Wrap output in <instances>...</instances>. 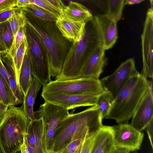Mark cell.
<instances>
[{
    "label": "cell",
    "instance_id": "obj_25",
    "mask_svg": "<svg viewBox=\"0 0 153 153\" xmlns=\"http://www.w3.org/2000/svg\"><path fill=\"white\" fill-rule=\"evenodd\" d=\"M114 100L110 94L105 90L97 96L96 105L98 107L102 119L108 114Z\"/></svg>",
    "mask_w": 153,
    "mask_h": 153
},
{
    "label": "cell",
    "instance_id": "obj_46",
    "mask_svg": "<svg viewBox=\"0 0 153 153\" xmlns=\"http://www.w3.org/2000/svg\"><path fill=\"white\" fill-rule=\"evenodd\" d=\"M150 1L151 2V7H153V0H150Z\"/></svg>",
    "mask_w": 153,
    "mask_h": 153
},
{
    "label": "cell",
    "instance_id": "obj_27",
    "mask_svg": "<svg viewBox=\"0 0 153 153\" xmlns=\"http://www.w3.org/2000/svg\"><path fill=\"white\" fill-rule=\"evenodd\" d=\"M125 0H107V14L117 22L121 19L124 5Z\"/></svg>",
    "mask_w": 153,
    "mask_h": 153
},
{
    "label": "cell",
    "instance_id": "obj_41",
    "mask_svg": "<svg viewBox=\"0 0 153 153\" xmlns=\"http://www.w3.org/2000/svg\"><path fill=\"white\" fill-rule=\"evenodd\" d=\"M131 152L126 148L115 145L111 153H129Z\"/></svg>",
    "mask_w": 153,
    "mask_h": 153
},
{
    "label": "cell",
    "instance_id": "obj_39",
    "mask_svg": "<svg viewBox=\"0 0 153 153\" xmlns=\"http://www.w3.org/2000/svg\"><path fill=\"white\" fill-rule=\"evenodd\" d=\"M53 7L62 13L65 6L61 0H45Z\"/></svg>",
    "mask_w": 153,
    "mask_h": 153
},
{
    "label": "cell",
    "instance_id": "obj_26",
    "mask_svg": "<svg viewBox=\"0 0 153 153\" xmlns=\"http://www.w3.org/2000/svg\"><path fill=\"white\" fill-rule=\"evenodd\" d=\"M0 96L2 101L8 106H15L16 97L10 86L0 74Z\"/></svg>",
    "mask_w": 153,
    "mask_h": 153
},
{
    "label": "cell",
    "instance_id": "obj_38",
    "mask_svg": "<svg viewBox=\"0 0 153 153\" xmlns=\"http://www.w3.org/2000/svg\"><path fill=\"white\" fill-rule=\"evenodd\" d=\"M152 149H153V119H152L146 128Z\"/></svg>",
    "mask_w": 153,
    "mask_h": 153
},
{
    "label": "cell",
    "instance_id": "obj_31",
    "mask_svg": "<svg viewBox=\"0 0 153 153\" xmlns=\"http://www.w3.org/2000/svg\"><path fill=\"white\" fill-rule=\"evenodd\" d=\"M84 140L79 138L73 140L62 153H81L82 144Z\"/></svg>",
    "mask_w": 153,
    "mask_h": 153
},
{
    "label": "cell",
    "instance_id": "obj_6",
    "mask_svg": "<svg viewBox=\"0 0 153 153\" xmlns=\"http://www.w3.org/2000/svg\"><path fill=\"white\" fill-rule=\"evenodd\" d=\"M24 27L31 74L43 87L51 80L48 51L40 36L28 19Z\"/></svg>",
    "mask_w": 153,
    "mask_h": 153
},
{
    "label": "cell",
    "instance_id": "obj_37",
    "mask_svg": "<svg viewBox=\"0 0 153 153\" xmlns=\"http://www.w3.org/2000/svg\"><path fill=\"white\" fill-rule=\"evenodd\" d=\"M0 74L10 86L8 72L5 66L4 65L0 54Z\"/></svg>",
    "mask_w": 153,
    "mask_h": 153
},
{
    "label": "cell",
    "instance_id": "obj_3",
    "mask_svg": "<svg viewBox=\"0 0 153 153\" xmlns=\"http://www.w3.org/2000/svg\"><path fill=\"white\" fill-rule=\"evenodd\" d=\"M152 84V81L138 72L133 75L114 99L105 118L118 124L128 121Z\"/></svg>",
    "mask_w": 153,
    "mask_h": 153
},
{
    "label": "cell",
    "instance_id": "obj_29",
    "mask_svg": "<svg viewBox=\"0 0 153 153\" xmlns=\"http://www.w3.org/2000/svg\"><path fill=\"white\" fill-rule=\"evenodd\" d=\"M27 47V42L25 38L16 52L13 58L16 81L17 85L19 86V80L20 72Z\"/></svg>",
    "mask_w": 153,
    "mask_h": 153
},
{
    "label": "cell",
    "instance_id": "obj_32",
    "mask_svg": "<svg viewBox=\"0 0 153 153\" xmlns=\"http://www.w3.org/2000/svg\"><path fill=\"white\" fill-rule=\"evenodd\" d=\"M32 4L43 8L56 15L59 18L62 16V13L51 5L45 0H30Z\"/></svg>",
    "mask_w": 153,
    "mask_h": 153
},
{
    "label": "cell",
    "instance_id": "obj_19",
    "mask_svg": "<svg viewBox=\"0 0 153 153\" xmlns=\"http://www.w3.org/2000/svg\"><path fill=\"white\" fill-rule=\"evenodd\" d=\"M0 54L8 72L10 88L16 97L15 105L23 104L25 95L17 83L13 58L9 52L1 53Z\"/></svg>",
    "mask_w": 153,
    "mask_h": 153
},
{
    "label": "cell",
    "instance_id": "obj_9",
    "mask_svg": "<svg viewBox=\"0 0 153 153\" xmlns=\"http://www.w3.org/2000/svg\"><path fill=\"white\" fill-rule=\"evenodd\" d=\"M137 72L134 59L130 58L122 62L111 74L100 80L104 90L114 99L127 81Z\"/></svg>",
    "mask_w": 153,
    "mask_h": 153
},
{
    "label": "cell",
    "instance_id": "obj_33",
    "mask_svg": "<svg viewBox=\"0 0 153 153\" xmlns=\"http://www.w3.org/2000/svg\"><path fill=\"white\" fill-rule=\"evenodd\" d=\"M94 136L84 140L82 144L81 153H91L94 145Z\"/></svg>",
    "mask_w": 153,
    "mask_h": 153
},
{
    "label": "cell",
    "instance_id": "obj_30",
    "mask_svg": "<svg viewBox=\"0 0 153 153\" xmlns=\"http://www.w3.org/2000/svg\"><path fill=\"white\" fill-rule=\"evenodd\" d=\"M24 26L20 28L14 36L13 43L9 52V53L13 58L24 40L26 38Z\"/></svg>",
    "mask_w": 153,
    "mask_h": 153
},
{
    "label": "cell",
    "instance_id": "obj_14",
    "mask_svg": "<svg viewBox=\"0 0 153 153\" xmlns=\"http://www.w3.org/2000/svg\"><path fill=\"white\" fill-rule=\"evenodd\" d=\"M100 34L104 49L111 48L118 38L117 22L107 14L93 17Z\"/></svg>",
    "mask_w": 153,
    "mask_h": 153
},
{
    "label": "cell",
    "instance_id": "obj_5",
    "mask_svg": "<svg viewBox=\"0 0 153 153\" xmlns=\"http://www.w3.org/2000/svg\"><path fill=\"white\" fill-rule=\"evenodd\" d=\"M9 107L0 122V144L4 153H19L30 120L22 105Z\"/></svg>",
    "mask_w": 153,
    "mask_h": 153
},
{
    "label": "cell",
    "instance_id": "obj_34",
    "mask_svg": "<svg viewBox=\"0 0 153 153\" xmlns=\"http://www.w3.org/2000/svg\"><path fill=\"white\" fill-rule=\"evenodd\" d=\"M16 7V0H0V12Z\"/></svg>",
    "mask_w": 153,
    "mask_h": 153
},
{
    "label": "cell",
    "instance_id": "obj_11",
    "mask_svg": "<svg viewBox=\"0 0 153 153\" xmlns=\"http://www.w3.org/2000/svg\"><path fill=\"white\" fill-rule=\"evenodd\" d=\"M41 96L45 102L68 110L79 107L94 105H96L98 96L42 92Z\"/></svg>",
    "mask_w": 153,
    "mask_h": 153
},
{
    "label": "cell",
    "instance_id": "obj_36",
    "mask_svg": "<svg viewBox=\"0 0 153 153\" xmlns=\"http://www.w3.org/2000/svg\"><path fill=\"white\" fill-rule=\"evenodd\" d=\"M19 152L21 153H35L33 149L28 144L25 135L24 141L21 147Z\"/></svg>",
    "mask_w": 153,
    "mask_h": 153
},
{
    "label": "cell",
    "instance_id": "obj_8",
    "mask_svg": "<svg viewBox=\"0 0 153 153\" xmlns=\"http://www.w3.org/2000/svg\"><path fill=\"white\" fill-rule=\"evenodd\" d=\"M69 110L61 106L45 102L40 105L38 110L34 111L36 118L42 120V142L46 153H51L53 138L58 124L69 114Z\"/></svg>",
    "mask_w": 153,
    "mask_h": 153
},
{
    "label": "cell",
    "instance_id": "obj_23",
    "mask_svg": "<svg viewBox=\"0 0 153 153\" xmlns=\"http://www.w3.org/2000/svg\"><path fill=\"white\" fill-rule=\"evenodd\" d=\"M21 8L26 14L42 21L55 22L59 18L48 10L33 4Z\"/></svg>",
    "mask_w": 153,
    "mask_h": 153
},
{
    "label": "cell",
    "instance_id": "obj_22",
    "mask_svg": "<svg viewBox=\"0 0 153 153\" xmlns=\"http://www.w3.org/2000/svg\"><path fill=\"white\" fill-rule=\"evenodd\" d=\"M29 55L27 47L22 64L19 76V85L25 95L32 81Z\"/></svg>",
    "mask_w": 153,
    "mask_h": 153
},
{
    "label": "cell",
    "instance_id": "obj_15",
    "mask_svg": "<svg viewBox=\"0 0 153 153\" xmlns=\"http://www.w3.org/2000/svg\"><path fill=\"white\" fill-rule=\"evenodd\" d=\"M55 24L62 36L74 43L80 40L84 34L86 23L71 20L62 16L58 18Z\"/></svg>",
    "mask_w": 153,
    "mask_h": 153
},
{
    "label": "cell",
    "instance_id": "obj_45",
    "mask_svg": "<svg viewBox=\"0 0 153 153\" xmlns=\"http://www.w3.org/2000/svg\"><path fill=\"white\" fill-rule=\"evenodd\" d=\"M0 153H4L3 150L0 144Z\"/></svg>",
    "mask_w": 153,
    "mask_h": 153
},
{
    "label": "cell",
    "instance_id": "obj_24",
    "mask_svg": "<svg viewBox=\"0 0 153 153\" xmlns=\"http://www.w3.org/2000/svg\"><path fill=\"white\" fill-rule=\"evenodd\" d=\"M27 20L25 13L21 8L17 7L13 13L8 21L14 36L20 28L25 25Z\"/></svg>",
    "mask_w": 153,
    "mask_h": 153
},
{
    "label": "cell",
    "instance_id": "obj_35",
    "mask_svg": "<svg viewBox=\"0 0 153 153\" xmlns=\"http://www.w3.org/2000/svg\"><path fill=\"white\" fill-rule=\"evenodd\" d=\"M17 7H16L0 12V23L8 21L12 14Z\"/></svg>",
    "mask_w": 153,
    "mask_h": 153
},
{
    "label": "cell",
    "instance_id": "obj_18",
    "mask_svg": "<svg viewBox=\"0 0 153 153\" xmlns=\"http://www.w3.org/2000/svg\"><path fill=\"white\" fill-rule=\"evenodd\" d=\"M25 136L28 144L35 153H46L43 144V125L41 118L30 120Z\"/></svg>",
    "mask_w": 153,
    "mask_h": 153
},
{
    "label": "cell",
    "instance_id": "obj_10",
    "mask_svg": "<svg viewBox=\"0 0 153 153\" xmlns=\"http://www.w3.org/2000/svg\"><path fill=\"white\" fill-rule=\"evenodd\" d=\"M143 67L142 73L146 78L153 76V8L148 10L141 35Z\"/></svg>",
    "mask_w": 153,
    "mask_h": 153
},
{
    "label": "cell",
    "instance_id": "obj_16",
    "mask_svg": "<svg viewBox=\"0 0 153 153\" xmlns=\"http://www.w3.org/2000/svg\"><path fill=\"white\" fill-rule=\"evenodd\" d=\"M105 51L103 45L97 48L85 65L81 77L99 79L107 63Z\"/></svg>",
    "mask_w": 153,
    "mask_h": 153
},
{
    "label": "cell",
    "instance_id": "obj_48",
    "mask_svg": "<svg viewBox=\"0 0 153 153\" xmlns=\"http://www.w3.org/2000/svg\"></svg>",
    "mask_w": 153,
    "mask_h": 153
},
{
    "label": "cell",
    "instance_id": "obj_1",
    "mask_svg": "<svg viewBox=\"0 0 153 153\" xmlns=\"http://www.w3.org/2000/svg\"><path fill=\"white\" fill-rule=\"evenodd\" d=\"M101 45V36L93 17L86 23L80 40L73 43L65 58L61 72L55 79L68 80L81 77L86 63L97 48Z\"/></svg>",
    "mask_w": 153,
    "mask_h": 153
},
{
    "label": "cell",
    "instance_id": "obj_4",
    "mask_svg": "<svg viewBox=\"0 0 153 153\" xmlns=\"http://www.w3.org/2000/svg\"><path fill=\"white\" fill-rule=\"evenodd\" d=\"M28 21L40 36L47 49L51 76L57 77L61 72L65 58L73 42L62 36L55 24Z\"/></svg>",
    "mask_w": 153,
    "mask_h": 153
},
{
    "label": "cell",
    "instance_id": "obj_7",
    "mask_svg": "<svg viewBox=\"0 0 153 153\" xmlns=\"http://www.w3.org/2000/svg\"><path fill=\"white\" fill-rule=\"evenodd\" d=\"M104 91L99 79L81 77L71 79L51 80L43 87L42 92L98 96Z\"/></svg>",
    "mask_w": 153,
    "mask_h": 153
},
{
    "label": "cell",
    "instance_id": "obj_28",
    "mask_svg": "<svg viewBox=\"0 0 153 153\" xmlns=\"http://www.w3.org/2000/svg\"><path fill=\"white\" fill-rule=\"evenodd\" d=\"M14 38L8 21L0 23V42L9 52Z\"/></svg>",
    "mask_w": 153,
    "mask_h": 153
},
{
    "label": "cell",
    "instance_id": "obj_47",
    "mask_svg": "<svg viewBox=\"0 0 153 153\" xmlns=\"http://www.w3.org/2000/svg\"><path fill=\"white\" fill-rule=\"evenodd\" d=\"M2 101L1 99L0 96V101Z\"/></svg>",
    "mask_w": 153,
    "mask_h": 153
},
{
    "label": "cell",
    "instance_id": "obj_40",
    "mask_svg": "<svg viewBox=\"0 0 153 153\" xmlns=\"http://www.w3.org/2000/svg\"><path fill=\"white\" fill-rule=\"evenodd\" d=\"M8 107L4 102L0 101V122L6 113Z\"/></svg>",
    "mask_w": 153,
    "mask_h": 153
},
{
    "label": "cell",
    "instance_id": "obj_42",
    "mask_svg": "<svg viewBox=\"0 0 153 153\" xmlns=\"http://www.w3.org/2000/svg\"><path fill=\"white\" fill-rule=\"evenodd\" d=\"M16 7L19 8L24 7L31 4L30 0H16Z\"/></svg>",
    "mask_w": 153,
    "mask_h": 153
},
{
    "label": "cell",
    "instance_id": "obj_21",
    "mask_svg": "<svg viewBox=\"0 0 153 153\" xmlns=\"http://www.w3.org/2000/svg\"><path fill=\"white\" fill-rule=\"evenodd\" d=\"M42 86L38 80L33 76L25 95L22 105L25 113L30 120L35 119L33 107L37 94Z\"/></svg>",
    "mask_w": 153,
    "mask_h": 153
},
{
    "label": "cell",
    "instance_id": "obj_43",
    "mask_svg": "<svg viewBox=\"0 0 153 153\" xmlns=\"http://www.w3.org/2000/svg\"><path fill=\"white\" fill-rule=\"evenodd\" d=\"M144 0H125L124 5L138 3Z\"/></svg>",
    "mask_w": 153,
    "mask_h": 153
},
{
    "label": "cell",
    "instance_id": "obj_20",
    "mask_svg": "<svg viewBox=\"0 0 153 153\" xmlns=\"http://www.w3.org/2000/svg\"><path fill=\"white\" fill-rule=\"evenodd\" d=\"M62 16L76 22L86 23L93 18L91 12L81 4L71 1L69 5L65 6L62 12Z\"/></svg>",
    "mask_w": 153,
    "mask_h": 153
},
{
    "label": "cell",
    "instance_id": "obj_12",
    "mask_svg": "<svg viewBox=\"0 0 153 153\" xmlns=\"http://www.w3.org/2000/svg\"><path fill=\"white\" fill-rule=\"evenodd\" d=\"M112 126L115 145L126 148L131 152L140 149L144 134L126 123Z\"/></svg>",
    "mask_w": 153,
    "mask_h": 153
},
{
    "label": "cell",
    "instance_id": "obj_17",
    "mask_svg": "<svg viewBox=\"0 0 153 153\" xmlns=\"http://www.w3.org/2000/svg\"><path fill=\"white\" fill-rule=\"evenodd\" d=\"M114 146L112 126L103 125L94 136L91 153H111Z\"/></svg>",
    "mask_w": 153,
    "mask_h": 153
},
{
    "label": "cell",
    "instance_id": "obj_44",
    "mask_svg": "<svg viewBox=\"0 0 153 153\" xmlns=\"http://www.w3.org/2000/svg\"><path fill=\"white\" fill-rule=\"evenodd\" d=\"M5 52L9 51L6 47L0 42V53Z\"/></svg>",
    "mask_w": 153,
    "mask_h": 153
},
{
    "label": "cell",
    "instance_id": "obj_2",
    "mask_svg": "<svg viewBox=\"0 0 153 153\" xmlns=\"http://www.w3.org/2000/svg\"><path fill=\"white\" fill-rule=\"evenodd\" d=\"M102 119L96 105L80 112L69 114L57 126L51 153H62L79 131H87L94 136L103 125Z\"/></svg>",
    "mask_w": 153,
    "mask_h": 153
},
{
    "label": "cell",
    "instance_id": "obj_13",
    "mask_svg": "<svg viewBox=\"0 0 153 153\" xmlns=\"http://www.w3.org/2000/svg\"><path fill=\"white\" fill-rule=\"evenodd\" d=\"M131 118L130 124L140 131L145 129L153 119L152 84L143 97Z\"/></svg>",
    "mask_w": 153,
    "mask_h": 153
}]
</instances>
